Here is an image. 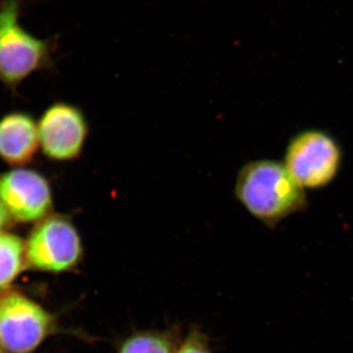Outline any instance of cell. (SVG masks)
Segmentation results:
<instances>
[{
	"mask_svg": "<svg viewBox=\"0 0 353 353\" xmlns=\"http://www.w3.org/2000/svg\"><path fill=\"white\" fill-rule=\"evenodd\" d=\"M234 194L250 215L269 228L277 226L307 205L305 190L283 162L272 159L243 165L236 176Z\"/></svg>",
	"mask_w": 353,
	"mask_h": 353,
	"instance_id": "1",
	"label": "cell"
},
{
	"mask_svg": "<svg viewBox=\"0 0 353 353\" xmlns=\"http://www.w3.org/2000/svg\"><path fill=\"white\" fill-rule=\"evenodd\" d=\"M25 0H0V82L15 90L39 71L54 69L57 38L39 39L23 27Z\"/></svg>",
	"mask_w": 353,
	"mask_h": 353,
	"instance_id": "2",
	"label": "cell"
},
{
	"mask_svg": "<svg viewBox=\"0 0 353 353\" xmlns=\"http://www.w3.org/2000/svg\"><path fill=\"white\" fill-rule=\"evenodd\" d=\"M343 162L336 139L322 130H306L290 139L285 152V169L303 189L318 190L333 182Z\"/></svg>",
	"mask_w": 353,
	"mask_h": 353,
	"instance_id": "3",
	"label": "cell"
},
{
	"mask_svg": "<svg viewBox=\"0 0 353 353\" xmlns=\"http://www.w3.org/2000/svg\"><path fill=\"white\" fill-rule=\"evenodd\" d=\"M83 241L66 215L50 214L37 223L26 241L27 264L37 270L63 273L82 261Z\"/></svg>",
	"mask_w": 353,
	"mask_h": 353,
	"instance_id": "4",
	"label": "cell"
},
{
	"mask_svg": "<svg viewBox=\"0 0 353 353\" xmlns=\"http://www.w3.org/2000/svg\"><path fill=\"white\" fill-rule=\"evenodd\" d=\"M54 328V319L19 292L0 296V345L9 353H32Z\"/></svg>",
	"mask_w": 353,
	"mask_h": 353,
	"instance_id": "5",
	"label": "cell"
},
{
	"mask_svg": "<svg viewBox=\"0 0 353 353\" xmlns=\"http://www.w3.org/2000/svg\"><path fill=\"white\" fill-rule=\"evenodd\" d=\"M39 146L48 159L73 161L81 157L88 136V123L80 108L57 102L50 106L38 124Z\"/></svg>",
	"mask_w": 353,
	"mask_h": 353,
	"instance_id": "6",
	"label": "cell"
},
{
	"mask_svg": "<svg viewBox=\"0 0 353 353\" xmlns=\"http://www.w3.org/2000/svg\"><path fill=\"white\" fill-rule=\"evenodd\" d=\"M0 201L16 222H39L51 214L52 190L46 176L32 169L0 174Z\"/></svg>",
	"mask_w": 353,
	"mask_h": 353,
	"instance_id": "7",
	"label": "cell"
},
{
	"mask_svg": "<svg viewBox=\"0 0 353 353\" xmlns=\"http://www.w3.org/2000/svg\"><path fill=\"white\" fill-rule=\"evenodd\" d=\"M39 146L38 125L29 114L13 112L0 119V158L7 164H29Z\"/></svg>",
	"mask_w": 353,
	"mask_h": 353,
	"instance_id": "8",
	"label": "cell"
},
{
	"mask_svg": "<svg viewBox=\"0 0 353 353\" xmlns=\"http://www.w3.org/2000/svg\"><path fill=\"white\" fill-rule=\"evenodd\" d=\"M26 262L24 241L17 234L0 233V290L12 284Z\"/></svg>",
	"mask_w": 353,
	"mask_h": 353,
	"instance_id": "9",
	"label": "cell"
},
{
	"mask_svg": "<svg viewBox=\"0 0 353 353\" xmlns=\"http://www.w3.org/2000/svg\"><path fill=\"white\" fill-rule=\"evenodd\" d=\"M176 339L168 332H141L132 334L118 353H176Z\"/></svg>",
	"mask_w": 353,
	"mask_h": 353,
	"instance_id": "10",
	"label": "cell"
},
{
	"mask_svg": "<svg viewBox=\"0 0 353 353\" xmlns=\"http://www.w3.org/2000/svg\"><path fill=\"white\" fill-rule=\"evenodd\" d=\"M176 353H211L208 338L201 330L194 329L190 332Z\"/></svg>",
	"mask_w": 353,
	"mask_h": 353,
	"instance_id": "11",
	"label": "cell"
},
{
	"mask_svg": "<svg viewBox=\"0 0 353 353\" xmlns=\"http://www.w3.org/2000/svg\"><path fill=\"white\" fill-rule=\"evenodd\" d=\"M12 221V218H11L10 214H9L8 211H7L6 206H4L3 203L0 201V233L6 232L7 228L11 226Z\"/></svg>",
	"mask_w": 353,
	"mask_h": 353,
	"instance_id": "12",
	"label": "cell"
},
{
	"mask_svg": "<svg viewBox=\"0 0 353 353\" xmlns=\"http://www.w3.org/2000/svg\"><path fill=\"white\" fill-rule=\"evenodd\" d=\"M0 353H1V352H0Z\"/></svg>",
	"mask_w": 353,
	"mask_h": 353,
	"instance_id": "13",
	"label": "cell"
}]
</instances>
